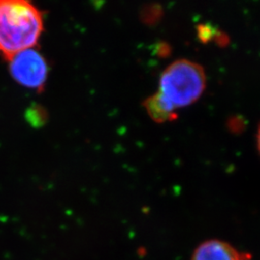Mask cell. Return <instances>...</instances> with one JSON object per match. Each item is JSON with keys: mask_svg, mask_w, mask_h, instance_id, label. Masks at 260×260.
<instances>
[{"mask_svg": "<svg viewBox=\"0 0 260 260\" xmlns=\"http://www.w3.org/2000/svg\"><path fill=\"white\" fill-rule=\"evenodd\" d=\"M204 69L195 62L178 60L160 78L159 91L146 101L149 116L157 122L176 118V110L197 102L205 89Z\"/></svg>", "mask_w": 260, "mask_h": 260, "instance_id": "cell-1", "label": "cell"}, {"mask_svg": "<svg viewBox=\"0 0 260 260\" xmlns=\"http://www.w3.org/2000/svg\"><path fill=\"white\" fill-rule=\"evenodd\" d=\"M43 30V13L31 2L0 0V54L4 58L34 48Z\"/></svg>", "mask_w": 260, "mask_h": 260, "instance_id": "cell-2", "label": "cell"}, {"mask_svg": "<svg viewBox=\"0 0 260 260\" xmlns=\"http://www.w3.org/2000/svg\"><path fill=\"white\" fill-rule=\"evenodd\" d=\"M10 73L18 83L30 89H41L46 83L48 74L47 61L39 51L29 48L12 56Z\"/></svg>", "mask_w": 260, "mask_h": 260, "instance_id": "cell-3", "label": "cell"}, {"mask_svg": "<svg viewBox=\"0 0 260 260\" xmlns=\"http://www.w3.org/2000/svg\"><path fill=\"white\" fill-rule=\"evenodd\" d=\"M247 254L237 251L226 242L211 239L196 249L191 260H246Z\"/></svg>", "mask_w": 260, "mask_h": 260, "instance_id": "cell-4", "label": "cell"}]
</instances>
